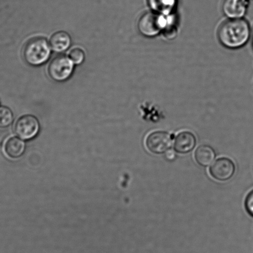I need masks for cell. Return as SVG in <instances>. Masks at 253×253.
<instances>
[{
    "label": "cell",
    "mask_w": 253,
    "mask_h": 253,
    "mask_svg": "<svg viewBox=\"0 0 253 253\" xmlns=\"http://www.w3.org/2000/svg\"><path fill=\"white\" fill-rule=\"evenodd\" d=\"M196 145V138L192 132L183 131L176 136L174 149L179 154H188L193 151Z\"/></svg>",
    "instance_id": "9c48e42d"
},
{
    "label": "cell",
    "mask_w": 253,
    "mask_h": 253,
    "mask_svg": "<svg viewBox=\"0 0 253 253\" xmlns=\"http://www.w3.org/2000/svg\"><path fill=\"white\" fill-rule=\"evenodd\" d=\"M26 144L19 137H12L4 144V151L9 158L16 159L20 158L26 151Z\"/></svg>",
    "instance_id": "30bf717a"
},
{
    "label": "cell",
    "mask_w": 253,
    "mask_h": 253,
    "mask_svg": "<svg viewBox=\"0 0 253 253\" xmlns=\"http://www.w3.org/2000/svg\"><path fill=\"white\" fill-rule=\"evenodd\" d=\"M51 47L46 39L36 37L27 42L23 49L24 60L31 66L42 65L50 58Z\"/></svg>",
    "instance_id": "7a4b0ae2"
},
{
    "label": "cell",
    "mask_w": 253,
    "mask_h": 253,
    "mask_svg": "<svg viewBox=\"0 0 253 253\" xmlns=\"http://www.w3.org/2000/svg\"><path fill=\"white\" fill-rule=\"evenodd\" d=\"M68 58L75 65H81L84 61V51L80 48H73L69 53Z\"/></svg>",
    "instance_id": "9a60e30c"
},
{
    "label": "cell",
    "mask_w": 253,
    "mask_h": 253,
    "mask_svg": "<svg viewBox=\"0 0 253 253\" xmlns=\"http://www.w3.org/2000/svg\"><path fill=\"white\" fill-rule=\"evenodd\" d=\"M176 157L175 152L172 151V150L169 149V151L166 152V158L167 161H173L175 159Z\"/></svg>",
    "instance_id": "e0dca14e"
},
{
    "label": "cell",
    "mask_w": 253,
    "mask_h": 253,
    "mask_svg": "<svg viewBox=\"0 0 253 253\" xmlns=\"http://www.w3.org/2000/svg\"><path fill=\"white\" fill-rule=\"evenodd\" d=\"M178 0H147L150 8L156 13L169 14L175 9Z\"/></svg>",
    "instance_id": "4fadbf2b"
},
{
    "label": "cell",
    "mask_w": 253,
    "mask_h": 253,
    "mask_svg": "<svg viewBox=\"0 0 253 253\" xmlns=\"http://www.w3.org/2000/svg\"><path fill=\"white\" fill-rule=\"evenodd\" d=\"M14 115L10 109L0 106V128H6L13 124Z\"/></svg>",
    "instance_id": "5bb4252c"
},
{
    "label": "cell",
    "mask_w": 253,
    "mask_h": 253,
    "mask_svg": "<svg viewBox=\"0 0 253 253\" xmlns=\"http://www.w3.org/2000/svg\"><path fill=\"white\" fill-rule=\"evenodd\" d=\"M235 166L232 160L223 157L217 160L211 167L210 172L215 180L224 181L234 175Z\"/></svg>",
    "instance_id": "52a82bcc"
},
{
    "label": "cell",
    "mask_w": 253,
    "mask_h": 253,
    "mask_svg": "<svg viewBox=\"0 0 253 253\" xmlns=\"http://www.w3.org/2000/svg\"><path fill=\"white\" fill-rule=\"evenodd\" d=\"M71 39L70 34L65 31L56 32L51 36L49 44L55 52L61 53L70 47Z\"/></svg>",
    "instance_id": "8fae6325"
},
{
    "label": "cell",
    "mask_w": 253,
    "mask_h": 253,
    "mask_svg": "<svg viewBox=\"0 0 253 253\" xmlns=\"http://www.w3.org/2000/svg\"><path fill=\"white\" fill-rule=\"evenodd\" d=\"M40 131V124L37 118L26 115L19 118L14 125V131L19 138L29 140L35 137Z\"/></svg>",
    "instance_id": "5b68a950"
},
{
    "label": "cell",
    "mask_w": 253,
    "mask_h": 253,
    "mask_svg": "<svg viewBox=\"0 0 253 253\" xmlns=\"http://www.w3.org/2000/svg\"><path fill=\"white\" fill-rule=\"evenodd\" d=\"M146 145L147 148L152 153H166L172 146V137L166 131H155L147 136Z\"/></svg>",
    "instance_id": "8992f818"
},
{
    "label": "cell",
    "mask_w": 253,
    "mask_h": 253,
    "mask_svg": "<svg viewBox=\"0 0 253 253\" xmlns=\"http://www.w3.org/2000/svg\"><path fill=\"white\" fill-rule=\"evenodd\" d=\"M215 152L212 147L202 145L198 147L195 153L196 161L201 166L207 167L214 161Z\"/></svg>",
    "instance_id": "7c38bea8"
},
{
    "label": "cell",
    "mask_w": 253,
    "mask_h": 253,
    "mask_svg": "<svg viewBox=\"0 0 253 253\" xmlns=\"http://www.w3.org/2000/svg\"><path fill=\"white\" fill-rule=\"evenodd\" d=\"M250 26L242 19H231L225 22L218 29V38L225 47L236 49L242 47L249 40Z\"/></svg>",
    "instance_id": "6da1fadb"
},
{
    "label": "cell",
    "mask_w": 253,
    "mask_h": 253,
    "mask_svg": "<svg viewBox=\"0 0 253 253\" xmlns=\"http://www.w3.org/2000/svg\"><path fill=\"white\" fill-rule=\"evenodd\" d=\"M248 0H223V14L230 19H241L247 13Z\"/></svg>",
    "instance_id": "ba28073f"
},
{
    "label": "cell",
    "mask_w": 253,
    "mask_h": 253,
    "mask_svg": "<svg viewBox=\"0 0 253 253\" xmlns=\"http://www.w3.org/2000/svg\"><path fill=\"white\" fill-rule=\"evenodd\" d=\"M163 14L155 11L147 12L139 18L137 28L140 33L146 37L156 36L167 26Z\"/></svg>",
    "instance_id": "3957f363"
},
{
    "label": "cell",
    "mask_w": 253,
    "mask_h": 253,
    "mask_svg": "<svg viewBox=\"0 0 253 253\" xmlns=\"http://www.w3.org/2000/svg\"><path fill=\"white\" fill-rule=\"evenodd\" d=\"M74 64L67 56L58 55L53 58L48 66V75L53 81L63 82L70 78Z\"/></svg>",
    "instance_id": "277c9868"
},
{
    "label": "cell",
    "mask_w": 253,
    "mask_h": 253,
    "mask_svg": "<svg viewBox=\"0 0 253 253\" xmlns=\"http://www.w3.org/2000/svg\"><path fill=\"white\" fill-rule=\"evenodd\" d=\"M245 206L248 213L253 217V190L246 198Z\"/></svg>",
    "instance_id": "2e32d148"
}]
</instances>
